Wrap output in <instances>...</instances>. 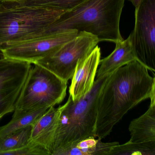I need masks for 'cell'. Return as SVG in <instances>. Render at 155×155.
<instances>
[{
  "label": "cell",
  "mask_w": 155,
  "mask_h": 155,
  "mask_svg": "<svg viewBox=\"0 0 155 155\" xmlns=\"http://www.w3.org/2000/svg\"><path fill=\"white\" fill-rule=\"evenodd\" d=\"M61 107H51L32 126L29 142L42 146L49 152L58 127Z\"/></svg>",
  "instance_id": "11"
},
{
  "label": "cell",
  "mask_w": 155,
  "mask_h": 155,
  "mask_svg": "<svg viewBox=\"0 0 155 155\" xmlns=\"http://www.w3.org/2000/svg\"><path fill=\"white\" fill-rule=\"evenodd\" d=\"M31 64L6 57L0 59V118L15 110Z\"/></svg>",
  "instance_id": "8"
},
{
  "label": "cell",
  "mask_w": 155,
  "mask_h": 155,
  "mask_svg": "<svg viewBox=\"0 0 155 155\" xmlns=\"http://www.w3.org/2000/svg\"><path fill=\"white\" fill-rule=\"evenodd\" d=\"M132 3V5L135 7V8L138 6L141 0H127Z\"/></svg>",
  "instance_id": "21"
},
{
  "label": "cell",
  "mask_w": 155,
  "mask_h": 155,
  "mask_svg": "<svg viewBox=\"0 0 155 155\" xmlns=\"http://www.w3.org/2000/svg\"><path fill=\"white\" fill-rule=\"evenodd\" d=\"M135 23L130 33L137 60L155 72V0H141L135 8Z\"/></svg>",
  "instance_id": "7"
},
{
  "label": "cell",
  "mask_w": 155,
  "mask_h": 155,
  "mask_svg": "<svg viewBox=\"0 0 155 155\" xmlns=\"http://www.w3.org/2000/svg\"><path fill=\"white\" fill-rule=\"evenodd\" d=\"M1 119L0 118V120Z\"/></svg>",
  "instance_id": "23"
},
{
  "label": "cell",
  "mask_w": 155,
  "mask_h": 155,
  "mask_svg": "<svg viewBox=\"0 0 155 155\" xmlns=\"http://www.w3.org/2000/svg\"><path fill=\"white\" fill-rule=\"evenodd\" d=\"M32 126L18 130L0 139V155L4 152L19 148L29 141Z\"/></svg>",
  "instance_id": "17"
},
{
  "label": "cell",
  "mask_w": 155,
  "mask_h": 155,
  "mask_svg": "<svg viewBox=\"0 0 155 155\" xmlns=\"http://www.w3.org/2000/svg\"><path fill=\"white\" fill-rule=\"evenodd\" d=\"M67 87L68 82L47 69L34 64L30 70L14 110L31 112L54 107L64 100Z\"/></svg>",
  "instance_id": "5"
},
{
  "label": "cell",
  "mask_w": 155,
  "mask_h": 155,
  "mask_svg": "<svg viewBox=\"0 0 155 155\" xmlns=\"http://www.w3.org/2000/svg\"><path fill=\"white\" fill-rule=\"evenodd\" d=\"M108 155H155V141L134 143L129 140L115 146Z\"/></svg>",
  "instance_id": "16"
},
{
  "label": "cell",
  "mask_w": 155,
  "mask_h": 155,
  "mask_svg": "<svg viewBox=\"0 0 155 155\" xmlns=\"http://www.w3.org/2000/svg\"><path fill=\"white\" fill-rule=\"evenodd\" d=\"M100 139L89 137L79 141L58 155H108L118 142H103Z\"/></svg>",
  "instance_id": "14"
},
{
  "label": "cell",
  "mask_w": 155,
  "mask_h": 155,
  "mask_svg": "<svg viewBox=\"0 0 155 155\" xmlns=\"http://www.w3.org/2000/svg\"><path fill=\"white\" fill-rule=\"evenodd\" d=\"M74 30L26 41L2 49L6 58L34 64L78 36Z\"/></svg>",
  "instance_id": "9"
},
{
  "label": "cell",
  "mask_w": 155,
  "mask_h": 155,
  "mask_svg": "<svg viewBox=\"0 0 155 155\" xmlns=\"http://www.w3.org/2000/svg\"><path fill=\"white\" fill-rule=\"evenodd\" d=\"M99 42L96 36L81 31L76 38L34 64L47 69L68 82L73 77L79 61L87 57Z\"/></svg>",
  "instance_id": "6"
},
{
  "label": "cell",
  "mask_w": 155,
  "mask_h": 155,
  "mask_svg": "<svg viewBox=\"0 0 155 155\" xmlns=\"http://www.w3.org/2000/svg\"><path fill=\"white\" fill-rule=\"evenodd\" d=\"M5 58V56H4L3 52L0 49V59L3 58Z\"/></svg>",
  "instance_id": "22"
},
{
  "label": "cell",
  "mask_w": 155,
  "mask_h": 155,
  "mask_svg": "<svg viewBox=\"0 0 155 155\" xmlns=\"http://www.w3.org/2000/svg\"><path fill=\"white\" fill-rule=\"evenodd\" d=\"M101 58V48L97 45L87 57L77 63L69 89V96L73 101L78 100L91 90Z\"/></svg>",
  "instance_id": "10"
},
{
  "label": "cell",
  "mask_w": 155,
  "mask_h": 155,
  "mask_svg": "<svg viewBox=\"0 0 155 155\" xmlns=\"http://www.w3.org/2000/svg\"><path fill=\"white\" fill-rule=\"evenodd\" d=\"M30 0H0V3L3 4H20L22 5Z\"/></svg>",
  "instance_id": "20"
},
{
  "label": "cell",
  "mask_w": 155,
  "mask_h": 155,
  "mask_svg": "<svg viewBox=\"0 0 155 155\" xmlns=\"http://www.w3.org/2000/svg\"><path fill=\"white\" fill-rule=\"evenodd\" d=\"M115 43L114 51L107 57L101 60V66L96 74L97 78L110 74L119 68L137 60L130 34L126 40Z\"/></svg>",
  "instance_id": "12"
},
{
  "label": "cell",
  "mask_w": 155,
  "mask_h": 155,
  "mask_svg": "<svg viewBox=\"0 0 155 155\" xmlns=\"http://www.w3.org/2000/svg\"><path fill=\"white\" fill-rule=\"evenodd\" d=\"M110 74L97 78L91 90L78 100L73 101L69 96L61 106L51 155H58L85 139L96 137L98 98Z\"/></svg>",
  "instance_id": "3"
},
{
  "label": "cell",
  "mask_w": 155,
  "mask_h": 155,
  "mask_svg": "<svg viewBox=\"0 0 155 155\" xmlns=\"http://www.w3.org/2000/svg\"><path fill=\"white\" fill-rule=\"evenodd\" d=\"M150 99V102L148 109L143 115L133 120L130 124V142L155 141V96Z\"/></svg>",
  "instance_id": "13"
},
{
  "label": "cell",
  "mask_w": 155,
  "mask_h": 155,
  "mask_svg": "<svg viewBox=\"0 0 155 155\" xmlns=\"http://www.w3.org/2000/svg\"><path fill=\"white\" fill-rule=\"evenodd\" d=\"M155 96V78L137 60L110 73L98 98L96 137L108 136L125 114L140 102Z\"/></svg>",
  "instance_id": "1"
},
{
  "label": "cell",
  "mask_w": 155,
  "mask_h": 155,
  "mask_svg": "<svg viewBox=\"0 0 155 155\" xmlns=\"http://www.w3.org/2000/svg\"><path fill=\"white\" fill-rule=\"evenodd\" d=\"M48 109L44 108L27 112L14 110L11 120L0 127V139L29 126H33Z\"/></svg>",
  "instance_id": "15"
},
{
  "label": "cell",
  "mask_w": 155,
  "mask_h": 155,
  "mask_svg": "<svg viewBox=\"0 0 155 155\" xmlns=\"http://www.w3.org/2000/svg\"><path fill=\"white\" fill-rule=\"evenodd\" d=\"M125 1L85 0L72 9L64 12L36 38L74 30L91 33L100 42L115 43L123 40L120 22Z\"/></svg>",
  "instance_id": "2"
},
{
  "label": "cell",
  "mask_w": 155,
  "mask_h": 155,
  "mask_svg": "<svg viewBox=\"0 0 155 155\" xmlns=\"http://www.w3.org/2000/svg\"><path fill=\"white\" fill-rule=\"evenodd\" d=\"M64 11L0 3V49L37 38Z\"/></svg>",
  "instance_id": "4"
},
{
  "label": "cell",
  "mask_w": 155,
  "mask_h": 155,
  "mask_svg": "<svg viewBox=\"0 0 155 155\" xmlns=\"http://www.w3.org/2000/svg\"><path fill=\"white\" fill-rule=\"evenodd\" d=\"M85 0H30L23 5L45 7L67 11L72 9Z\"/></svg>",
  "instance_id": "18"
},
{
  "label": "cell",
  "mask_w": 155,
  "mask_h": 155,
  "mask_svg": "<svg viewBox=\"0 0 155 155\" xmlns=\"http://www.w3.org/2000/svg\"><path fill=\"white\" fill-rule=\"evenodd\" d=\"M2 155H50V154L42 146L29 141L25 146L4 152Z\"/></svg>",
  "instance_id": "19"
}]
</instances>
